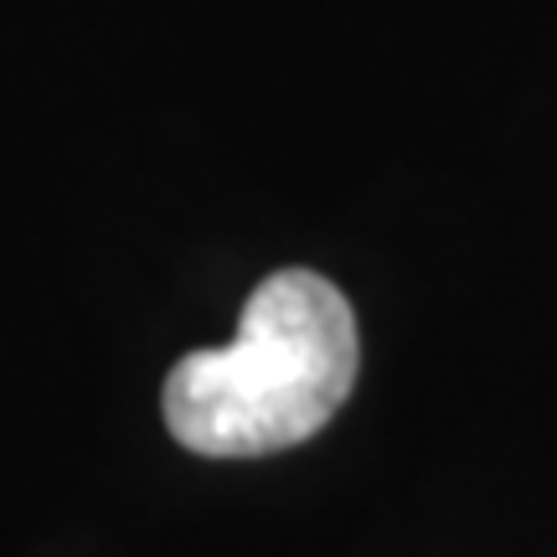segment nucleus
<instances>
[{
    "instance_id": "obj_1",
    "label": "nucleus",
    "mask_w": 557,
    "mask_h": 557,
    "mask_svg": "<svg viewBox=\"0 0 557 557\" xmlns=\"http://www.w3.org/2000/svg\"><path fill=\"white\" fill-rule=\"evenodd\" d=\"M351 299L315 269H278L248 295L238 336L201 346L165 377V423L181 449L259 459L320 434L357 382Z\"/></svg>"
}]
</instances>
